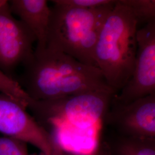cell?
Wrapping results in <instances>:
<instances>
[{"mask_svg":"<svg viewBox=\"0 0 155 155\" xmlns=\"http://www.w3.org/2000/svg\"><path fill=\"white\" fill-rule=\"evenodd\" d=\"M0 94L11 98L25 108H28L32 99L23 90L20 84L12 78L6 75L0 69Z\"/></svg>","mask_w":155,"mask_h":155,"instance_id":"obj_13","label":"cell"},{"mask_svg":"<svg viewBox=\"0 0 155 155\" xmlns=\"http://www.w3.org/2000/svg\"><path fill=\"white\" fill-rule=\"evenodd\" d=\"M36 39L21 21L16 18L7 1H0V69L11 77L18 65L33 55ZM12 78V77H11Z\"/></svg>","mask_w":155,"mask_h":155,"instance_id":"obj_8","label":"cell"},{"mask_svg":"<svg viewBox=\"0 0 155 155\" xmlns=\"http://www.w3.org/2000/svg\"><path fill=\"white\" fill-rule=\"evenodd\" d=\"M116 2L113 1L89 9L54 5L51 8L46 48L66 54L87 66L97 67L95 45L101 28Z\"/></svg>","mask_w":155,"mask_h":155,"instance_id":"obj_3","label":"cell"},{"mask_svg":"<svg viewBox=\"0 0 155 155\" xmlns=\"http://www.w3.org/2000/svg\"><path fill=\"white\" fill-rule=\"evenodd\" d=\"M13 15L28 28L36 39L35 50L46 48L51 7L45 0H12L8 1Z\"/></svg>","mask_w":155,"mask_h":155,"instance_id":"obj_9","label":"cell"},{"mask_svg":"<svg viewBox=\"0 0 155 155\" xmlns=\"http://www.w3.org/2000/svg\"><path fill=\"white\" fill-rule=\"evenodd\" d=\"M137 24L131 9L116 1L104 23L95 48V60L108 86L118 94L133 74Z\"/></svg>","mask_w":155,"mask_h":155,"instance_id":"obj_2","label":"cell"},{"mask_svg":"<svg viewBox=\"0 0 155 155\" xmlns=\"http://www.w3.org/2000/svg\"><path fill=\"white\" fill-rule=\"evenodd\" d=\"M102 126L80 128L66 125L50 127L51 136L61 151L71 155H89L96 149L100 142Z\"/></svg>","mask_w":155,"mask_h":155,"instance_id":"obj_10","label":"cell"},{"mask_svg":"<svg viewBox=\"0 0 155 155\" xmlns=\"http://www.w3.org/2000/svg\"><path fill=\"white\" fill-rule=\"evenodd\" d=\"M104 122L119 136L155 139V94L127 104L111 101Z\"/></svg>","mask_w":155,"mask_h":155,"instance_id":"obj_7","label":"cell"},{"mask_svg":"<svg viewBox=\"0 0 155 155\" xmlns=\"http://www.w3.org/2000/svg\"><path fill=\"white\" fill-rule=\"evenodd\" d=\"M22 66V75L16 81L33 100H56L96 91L115 93L98 68L47 48L34 50L33 55Z\"/></svg>","mask_w":155,"mask_h":155,"instance_id":"obj_1","label":"cell"},{"mask_svg":"<svg viewBox=\"0 0 155 155\" xmlns=\"http://www.w3.org/2000/svg\"><path fill=\"white\" fill-rule=\"evenodd\" d=\"M109 145L111 155H155V139H137L119 136Z\"/></svg>","mask_w":155,"mask_h":155,"instance_id":"obj_11","label":"cell"},{"mask_svg":"<svg viewBox=\"0 0 155 155\" xmlns=\"http://www.w3.org/2000/svg\"><path fill=\"white\" fill-rule=\"evenodd\" d=\"M25 144L8 137H0V155H28Z\"/></svg>","mask_w":155,"mask_h":155,"instance_id":"obj_14","label":"cell"},{"mask_svg":"<svg viewBox=\"0 0 155 155\" xmlns=\"http://www.w3.org/2000/svg\"><path fill=\"white\" fill-rule=\"evenodd\" d=\"M89 155H111L110 149L108 142L100 141L96 149Z\"/></svg>","mask_w":155,"mask_h":155,"instance_id":"obj_16","label":"cell"},{"mask_svg":"<svg viewBox=\"0 0 155 155\" xmlns=\"http://www.w3.org/2000/svg\"><path fill=\"white\" fill-rule=\"evenodd\" d=\"M46 155V154H45V153H41L40 154H39V155Z\"/></svg>","mask_w":155,"mask_h":155,"instance_id":"obj_17","label":"cell"},{"mask_svg":"<svg viewBox=\"0 0 155 155\" xmlns=\"http://www.w3.org/2000/svg\"><path fill=\"white\" fill-rule=\"evenodd\" d=\"M0 133L29 143L48 155H64L51 133L31 116L26 108L0 94Z\"/></svg>","mask_w":155,"mask_h":155,"instance_id":"obj_5","label":"cell"},{"mask_svg":"<svg viewBox=\"0 0 155 155\" xmlns=\"http://www.w3.org/2000/svg\"><path fill=\"white\" fill-rule=\"evenodd\" d=\"M137 51L132 77L112 101L127 104L155 94V21L136 32Z\"/></svg>","mask_w":155,"mask_h":155,"instance_id":"obj_6","label":"cell"},{"mask_svg":"<svg viewBox=\"0 0 155 155\" xmlns=\"http://www.w3.org/2000/svg\"><path fill=\"white\" fill-rule=\"evenodd\" d=\"M54 5L67 8L89 9L109 4L113 0H54Z\"/></svg>","mask_w":155,"mask_h":155,"instance_id":"obj_15","label":"cell"},{"mask_svg":"<svg viewBox=\"0 0 155 155\" xmlns=\"http://www.w3.org/2000/svg\"><path fill=\"white\" fill-rule=\"evenodd\" d=\"M128 6L136 18L137 29L155 21V0H120Z\"/></svg>","mask_w":155,"mask_h":155,"instance_id":"obj_12","label":"cell"},{"mask_svg":"<svg viewBox=\"0 0 155 155\" xmlns=\"http://www.w3.org/2000/svg\"><path fill=\"white\" fill-rule=\"evenodd\" d=\"M115 94L111 91H96L56 100H32L28 108L45 128L55 125L90 128L102 125Z\"/></svg>","mask_w":155,"mask_h":155,"instance_id":"obj_4","label":"cell"}]
</instances>
